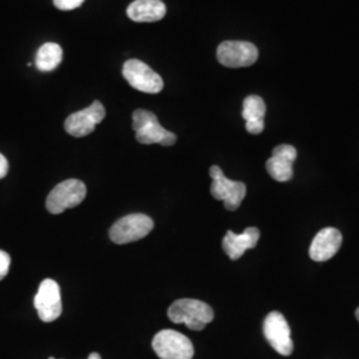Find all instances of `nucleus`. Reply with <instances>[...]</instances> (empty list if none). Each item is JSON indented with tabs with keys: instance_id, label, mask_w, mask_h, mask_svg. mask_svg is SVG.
I'll return each mask as SVG.
<instances>
[{
	"instance_id": "nucleus-1",
	"label": "nucleus",
	"mask_w": 359,
	"mask_h": 359,
	"mask_svg": "<svg viewBox=\"0 0 359 359\" xmlns=\"http://www.w3.org/2000/svg\"><path fill=\"white\" fill-rule=\"evenodd\" d=\"M168 317L173 323H184L191 330L201 332L213 321L215 311L200 299L181 298L168 309Z\"/></svg>"
},
{
	"instance_id": "nucleus-2",
	"label": "nucleus",
	"mask_w": 359,
	"mask_h": 359,
	"mask_svg": "<svg viewBox=\"0 0 359 359\" xmlns=\"http://www.w3.org/2000/svg\"><path fill=\"white\" fill-rule=\"evenodd\" d=\"M136 140L140 144H161L170 147L177 142V136L160 126L157 116L147 109H136L132 115Z\"/></svg>"
},
{
	"instance_id": "nucleus-3",
	"label": "nucleus",
	"mask_w": 359,
	"mask_h": 359,
	"mask_svg": "<svg viewBox=\"0 0 359 359\" xmlns=\"http://www.w3.org/2000/svg\"><path fill=\"white\" fill-rule=\"evenodd\" d=\"M87 196V188L83 181L65 180L57 184L46 200V208L52 215H62L67 209L80 205Z\"/></svg>"
},
{
	"instance_id": "nucleus-4",
	"label": "nucleus",
	"mask_w": 359,
	"mask_h": 359,
	"mask_svg": "<svg viewBox=\"0 0 359 359\" xmlns=\"http://www.w3.org/2000/svg\"><path fill=\"white\" fill-rule=\"evenodd\" d=\"M154 219L142 213L128 215L117 219L109 229V238L117 245L135 243L147 237L154 229Z\"/></svg>"
},
{
	"instance_id": "nucleus-5",
	"label": "nucleus",
	"mask_w": 359,
	"mask_h": 359,
	"mask_svg": "<svg viewBox=\"0 0 359 359\" xmlns=\"http://www.w3.org/2000/svg\"><path fill=\"white\" fill-rule=\"evenodd\" d=\"M209 176L213 180L210 193L216 200L224 201L228 210H237L246 196V185L241 181L229 180L218 165L209 169Z\"/></svg>"
},
{
	"instance_id": "nucleus-6",
	"label": "nucleus",
	"mask_w": 359,
	"mask_h": 359,
	"mask_svg": "<svg viewBox=\"0 0 359 359\" xmlns=\"http://www.w3.org/2000/svg\"><path fill=\"white\" fill-rule=\"evenodd\" d=\"M152 347L161 359H192L194 347L191 339L176 330H161L154 335Z\"/></svg>"
},
{
	"instance_id": "nucleus-7",
	"label": "nucleus",
	"mask_w": 359,
	"mask_h": 359,
	"mask_svg": "<svg viewBox=\"0 0 359 359\" xmlns=\"http://www.w3.org/2000/svg\"><path fill=\"white\" fill-rule=\"evenodd\" d=\"M264 335L270 346L283 357L293 353L294 344L292 339L290 326L280 311H271L264 321Z\"/></svg>"
},
{
	"instance_id": "nucleus-8",
	"label": "nucleus",
	"mask_w": 359,
	"mask_h": 359,
	"mask_svg": "<svg viewBox=\"0 0 359 359\" xmlns=\"http://www.w3.org/2000/svg\"><path fill=\"white\" fill-rule=\"evenodd\" d=\"M123 75L132 88L145 93H158L164 87L161 76L156 74L149 65L137 59H130L126 62L123 67Z\"/></svg>"
},
{
	"instance_id": "nucleus-9",
	"label": "nucleus",
	"mask_w": 359,
	"mask_h": 359,
	"mask_svg": "<svg viewBox=\"0 0 359 359\" xmlns=\"http://www.w3.org/2000/svg\"><path fill=\"white\" fill-rule=\"evenodd\" d=\"M34 305L38 310L39 318L46 323L56 321L63 311L60 286L51 278L44 280L39 286Z\"/></svg>"
},
{
	"instance_id": "nucleus-10",
	"label": "nucleus",
	"mask_w": 359,
	"mask_h": 359,
	"mask_svg": "<svg viewBox=\"0 0 359 359\" xmlns=\"http://www.w3.org/2000/svg\"><path fill=\"white\" fill-rule=\"evenodd\" d=\"M218 62L229 68H241L255 65L258 59L256 46L249 41L228 40L218 46Z\"/></svg>"
},
{
	"instance_id": "nucleus-11",
	"label": "nucleus",
	"mask_w": 359,
	"mask_h": 359,
	"mask_svg": "<svg viewBox=\"0 0 359 359\" xmlns=\"http://www.w3.org/2000/svg\"><path fill=\"white\" fill-rule=\"evenodd\" d=\"M105 117V108L100 102H93L90 107L68 116L65 123V132L74 137L90 135Z\"/></svg>"
},
{
	"instance_id": "nucleus-12",
	"label": "nucleus",
	"mask_w": 359,
	"mask_h": 359,
	"mask_svg": "<svg viewBox=\"0 0 359 359\" xmlns=\"http://www.w3.org/2000/svg\"><path fill=\"white\" fill-rule=\"evenodd\" d=\"M297 158V149L292 145L283 144L273 149L266 163L270 176L278 182H286L293 177V164Z\"/></svg>"
},
{
	"instance_id": "nucleus-13",
	"label": "nucleus",
	"mask_w": 359,
	"mask_h": 359,
	"mask_svg": "<svg viewBox=\"0 0 359 359\" xmlns=\"http://www.w3.org/2000/svg\"><path fill=\"white\" fill-rule=\"evenodd\" d=\"M342 245V234L335 228H325L317 233L310 245L309 255L313 261L323 262L333 258Z\"/></svg>"
},
{
	"instance_id": "nucleus-14",
	"label": "nucleus",
	"mask_w": 359,
	"mask_h": 359,
	"mask_svg": "<svg viewBox=\"0 0 359 359\" xmlns=\"http://www.w3.org/2000/svg\"><path fill=\"white\" fill-rule=\"evenodd\" d=\"M259 240V231L257 228H246L241 234H236L231 231H226L222 240V249L231 259L236 261L244 256L245 252L256 248Z\"/></svg>"
},
{
	"instance_id": "nucleus-15",
	"label": "nucleus",
	"mask_w": 359,
	"mask_h": 359,
	"mask_svg": "<svg viewBox=\"0 0 359 359\" xmlns=\"http://www.w3.org/2000/svg\"><path fill=\"white\" fill-rule=\"evenodd\" d=\"M165 13L167 7L161 0H135L127 10L129 19L137 23L158 22Z\"/></svg>"
},
{
	"instance_id": "nucleus-16",
	"label": "nucleus",
	"mask_w": 359,
	"mask_h": 359,
	"mask_svg": "<svg viewBox=\"0 0 359 359\" xmlns=\"http://www.w3.org/2000/svg\"><path fill=\"white\" fill-rule=\"evenodd\" d=\"M62 47L56 43H46L39 48L36 53V67L41 72H50L62 63Z\"/></svg>"
},
{
	"instance_id": "nucleus-17",
	"label": "nucleus",
	"mask_w": 359,
	"mask_h": 359,
	"mask_svg": "<svg viewBox=\"0 0 359 359\" xmlns=\"http://www.w3.org/2000/svg\"><path fill=\"white\" fill-rule=\"evenodd\" d=\"M265 114H266V105L259 96L250 95L245 99L244 108H243V117L245 121L264 120Z\"/></svg>"
},
{
	"instance_id": "nucleus-18",
	"label": "nucleus",
	"mask_w": 359,
	"mask_h": 359,
	"mask_svg": "<svg viewBox=\"0 0 359 359\" xmlns=\"http://www.w3.org/2000/svg\"><path fill=\"white\" fill-rule=\"evenodd\" d=\"M84 3V0H53V4L56 8L62 11H69L80 7Z\"/></svg>"
},
{
	"instance_id": "nucleus-19",
	"label": "nucleus",
	"mask_w": 359,
	"mask_h": 359,
	"mask_svg": "<svg viewBox=\"0 0 359 359\" xmlns=\"http://www.w3.org/2000/svg\"><path fill=\"white\" fill-rule=\"evenodd\" d=\"M10 265H11V257L7 252L0 250V281L8 274Z\"/></svg>"
},
{
	"instance_id": "nucleus-20",
	"label": "nucleus",
	"mask_w": 359,
	"mask_h": 359,
	"mask_svg": "<svg viewBox=\"0 0 359 359\" xmlns=\"http://www.w3.org/2000/svg\"><path fill=\"white\" fill-rule=\"evenodd\" d=\"M265 128L264 120H257V121H246V130L252 135H259Z\"/></svg>"
},
{
	"instance_id": "nucleus-21",
	"label": "nucleus",
	"mask_w": 359,
	"mask_h": 359,
	"mask_svg": "<svg viewBox=\"0 0 359 359\" xmlns=\"http://www.w3.org/2000/svg\"><path fill=\"white\" fill-rule=\"evenodd\" d=\"M8 173V161L7 158L0 154V179H4Z\"/></svg>"
},
{
	"instance_id": "nucleus-22",
	"label": "nucleus",
	"mask_w": 359,
	"mask_h": 359,
	"mask_svg": "<svg viewBox=\"0 0 359 359\" xmlns=\"http://www.w3.org/2000/svg\"><path fill=\"white\" fill-rule=\"evenodd\" d=\"M88 359H102V355L97 354V353H90Z\"/></svg>"
},
{
	"instance_id": "nucleus-23",
	"label": "nucleus",
	"mask_w": 359,
	"mask_h": 359,
	"mask_svg": "<svg viewBox=\"0 0 359 359\" xmlns=\"http://www.w3.org/2000/svg\"><path fill=\"white\" fill-rule=\"evenodd\" d=\"M355 317H357V320H358L359 322V308L355 310Z\"/></svg>"
},
{
	"instance_id": "nucleus-24",
	"label": "nucleus",
	"mask_w": 359,
	"mask_h": 359,
	"mask_svg": "<svg viewBox=\"0 0 359 359\" xmlns=\"http://www.w3.org/2000/svg\"><path fill=\"white\" fill-rule=\"evenodd\" d=\"M50 359H55V358H52V357H51V358H50Z\"/></svg>"
}]
</instances>
